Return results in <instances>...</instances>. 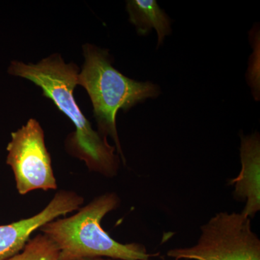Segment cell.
I'll return each mask as SVG.
<instances>
[{
  "mask_svg": "<svg viewBox=\"0 0 260 260\" xmlns=\"http://www.w3.org/2000/svg\"><path fill=\"white\" fill-rule=\"evenodd\" d=\"M8 73L42 88L43 95L52 101L74 124L75 132L68 135L64 143L70 155L85 162L89 172L106 178L117 176L120 157L116 153V147L93 129L75 100L73 93L80 73L76 64H67L60 54H52L37 64L13 61Z\"/></svg>",
  "mask_w": 260,
  "mask_h": 260,
  "instance_id": "6da1fadb",
  "label": "cell"
},
{
  "mask_svg": "<svg viewBox=\"0 0 260 260\" xmlns=\"http://www.w3.org/2000/svg\"><path fill=\"white\" fill-rule=\"evenodd\" d=\"M120 203L116 193H104L80 207L74 215L51 220L39 231L55 244L59 260L93 257L151 260L158 256L149 253L143 244L117 242L103 229V219L117 209Z\"/></svg>",
  "mask_w": 260,
  "mask_h": 260,
  "instance_id": "7a4b0ae2",
  "label": "cell"
},
{
  "mask_svg": "<svg viewBox=\"0 0 260 260\" xmlns=\"http://www.w3.org/2000/svg\"><path fill=\"white\" fill-rule=\"evenodd\" d=\"M85 57L83 69L78 77V85L86 90L93 107L98 132L104 138L110 137L123 164L126 159L116 128L119 110L127 112L148 99L159 96L160 86L151 82H139L121 74L112 65L108 49L86 44L83 46Z\"/></svg>",
  "mask_w": 260,
  "mask_h": 260,
  "instance_id": "3957f363",
  "label": "cell"
},
{
  "mask_svg": "<svg viewBox=\"0 0 260 260\" xmlns=\"http://www.w3.org/2000/svg\"><path fill=\"white\" fill-rule=\"evenodd\" d=\"M200 229L194 246L171 249L167 255L174 260H260L259 237L242 212H220Z\"/></svg>",
  "mask_w": 260,
  "mask_h": 260,
  "instance_id": "277c9868",
  "label": "cell"
},
{
  "mask_svg": "<svg viewBox=\"0 0 260 260\" xmlns=\"http://www.w3.org/2000/svg\"><path fill=\"white\" fill-rule=\"evenodd\" d=\"M7 150L6 162L14 174L19 194L57 189L51 155L46 146L44 129L39 121L30 119L25 125L12 133Z\"/></svg>",
  "mask_w": 260,
  "mask_h": 260,
  "instance_id": "5b68a950",
  "label": "cell"
},
{
  "mask_svg": "<svg viewBox=\"0 0 260 260\" xmlns=\"http://www.w3.org/2000/svg\"><path fill=\"white\" fill-rule=\"evenodd\" d=\"M84 198L76 191L61 189L46 208L34 216L0 225V260H8L23 250L32 234L46 223L77 211Z\"/></svg>",
  "mask_w": 260,
  "mask_h": 260,
  "instance_id": "8992f818",
  "label": "cell"
},
{
  "mask_svg": "<svg viewBox=\"0 0 260 260\" xmlns=\"http://www.w3.org/2000/svg\"><path fill=\"white\" fill-rule=\"evenodd\" d=\"M240 156L242 171L237 179H232L231 184H235L236 198L241 201H246L242 213L251 218L260 209L259 133L242 136Z\"/></svg>",
  "mask_w": 260,
  "mask_h": 260,
  "instance_id": "52a82bcc",
  "label": "cell"
},
{
  "mask_svg": "<svg viewBox=\"0 0 260 260\" xmlns=\"http://www.w3.org/2000/svg\"><path fill=\"white\" fill-rule=\"evenodd\" d=\"M126 9L129 23L135 25L139 35H148L151 29H155L158 34L157 48L172 34V21L155 0H129Z\"/></svg>",
  "mask_w": 260,
  "mask_h": 260,
  "instance_id": "ba28073f",
  "label": "cell"
},
{
  "mask_svg": "<svg viewBox=\"0 0 260 260\" xmlns=\"http://www.w3.org/2000/svg\"><path fill=\"white\" fill-rule=\"evenodd\" d=\"M8 260H59V250L49 237L41 233L30 239L23 250Z\"/></svg>",
  "mask_w": 260,
  "mask_h": 260,
  "instance_id": "9c48e42d",
  "label": "cell"
},
{
  "mask_svg": "<svg viewBox=\"0 0 260 260\" xmlns=\"http://www.w3.org/2000/svg\"><path fill=\"white\" fill-rule=\"evenodd\" d=\"M76 260H121L111 259V258L105 257H93V258H83V259H76Z\"/></svg>",
  "mask_w": 260,
  "mask_h": 260,
  "instance_id": "30bf717a",
  "label": "cell"
}]
</instances>
